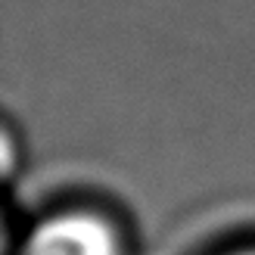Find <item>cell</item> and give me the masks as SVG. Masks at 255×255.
<instances>
[{"instance_id": "cell-2", "label": "cell", "mask_w": 255, "mask_h": 255, "mask_svg": "<svg viewBox=\"0 0 255 255\" xmlns=\"http://www.w3.org/2000/svg\"><path fill=\"white\" fill-rule=\"evenodd\" d=\"M231 255H255V252H249V249H243V252H231Z\"/></svg>"}, {"instance_id": "cell-1", "label": "cell", "mask_w": 255, "mask_h": 255, "mask_svg": "<svg viewBox=\"0 0 255 255\" xmlns=\"http://www.w3.org/2000/svg\"><path fill=\"white\" fill-rule=\"evenodd\" d=\"M22 255H119V237L97 215L69 212L37 224Z\"/></svg>"}]
</instances>
